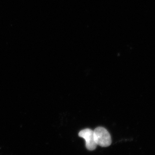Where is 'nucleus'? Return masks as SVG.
Returning a JSON list of instances; mask_svg holds the SVG:
<instances>
[{
  "label": "nucleus",
  "instance_id": "nucleus-1",
  "mask_svg": "<svg viewBox=\"0 0 155 155\" xmlns=\"http://www.w3.org/2000/svg\"><path fill=\"white\" fill-rule=\"evenodd\" d=\"M94 134L97 145L102 147H107L110 145L112 143L110 134L104 127H97L94 130Z\"/></svg>",
  "mask_w": 155,
  "mask_h": 155
},
{
  "label": "nucleus",
  "instance_id": "nucleus-2",
  "mask_svg": "<svg viewBox=\"0 0 155 155\" xmlns=\"http://www.w3.org/2000/svg\"><path fill=\"white\" fill-rule=\"evenodd\" d=\"M78 135L85 140L87 150L92 151L95 149L97 145L95 141L94 130L89 128H86L81 130Z\"/></svg>",
  "mask_w": 155,
  "mask_h": 155
}]
</instances>
